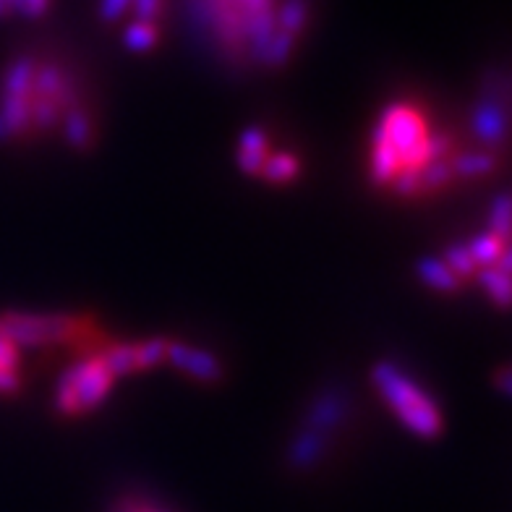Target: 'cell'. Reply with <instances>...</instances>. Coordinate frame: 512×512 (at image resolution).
Here are the masks:
<instances>
[{"label": "cell", "instance_id": "1", "mask_svg": "<svg viewBox=\"0 0 512 512\" xmlns=\"http://www.w3.org/2000/svg\"><path fill=\"white\" fill-rule=\"evenodd\" d=\"M194 29L223 61L283 68L311 19L309 0H186Z\"/></svg>", "mask_w": 512, "mask_h": 512}, {"label": "cell", "instance_id": "2", "mask_svg": "<svg viewBox=\"0 0 512 512\" xmlns=\"http://www.w3.org/2000/svg\"><path fill=\"white\" fill-rule=\"evenodd\" d=\"M432 128L426 115L411 102L387 105L371 139L369 176L377 186H392L403 173H416L432 162L429 157Z\"/></svg>", "mask_w": 512, "mask_h": 512}, {"label": "cell", "instance_id": "3", "mask_svg": "<svg viewBox=\"0 0 512 512\" xmlns=\"http://www.w3.org/2000/svg\"><path fill=\"white\" fill-rule=\"evenodd\" d=\"M371 382L408 432L421 439H437L445 432V418H442L437 400L416 379L408 377L400 366L382 361L371 369Z\"/></svg>", "mask_w": 512, "mask_h": 512}, {"label": "cell", "instance_id": "4", "mask_svg": "<svg viewBox=\"0 0 512 512\" xmlns=\"http://www.w3.org/2000/svg\"><path fill=\"white\" fill-rule=\"evenodd\" d=\"M0 332L19 348H45V345H71L81 340H97L100 330L92 317L74 314H3Z\"/></svg>", "mask_w": 512, "mask_h": 512}, {"label": "cell", "instance_id": "5", "mask_svg": "<svg viewBox=\"0 0 512 512\" xmlns=\"http://www.w3.org/2000/svg\"><path fill=\"white\" fill-rule=\"evenodd\" d=\"M100 351L76 361L58 379V387H55V411L61 413V416H87L95 408H100L108 400L110 392H113L115 377L113 371L108 369V364L102 361Z\"/></svg>", "mask_w": 512, "mask_h": 512}, {"label": "cell", "instance_id": "6", "mask_svg": "<svg viewBox=\"0 0 512 512\" xmlns=\"http://www.w3.org/2000/svg\"><path fill=\"white\" fill-rule=\"evenodd\" d=\"M76 84L66 68L53 61H34L32 131H50L76 108Z\"/></svg>", "mask_w": 512, "mask_h": 512}, {"label": "cell", "instance_id": "7", "mask_svg": "<svg viewBox=\"0 0 512 512\" xmlns=\"http://www.w3.org/2000/svg\"><path fill=\"white\" fill-rule=\"evenodd\" d=\"M32 55L16 58L0 79V142L32 134Z\"/></svg>", "mask_w": 512, "mask_h": 512}, {"label": "cell", "instance_id": "8", "mask_svg": "<svg viewBox=\"0 0 512 512\" xmlns=\"http://www.w3.org/2000/svg\"><path fill=\"white\" fill-rule=\"evenodd\" d=\"M168 361L202 384H217L225 374L223 364L212 353L186 343H168Z\"/></svg>", "mask_w": 512, "mask_h": 512}, {"label": "cell", "instance_id": "9", "mask_svg": "<svg viewBox=\"0 0 512 512\" xmlns=\"http://www.w3.org/2000/svg\"><path fill=\"white\" fill-rule=\"evenodd\" d=\"M473 128H476V136H479L486 147H499V144L505 142L507 115L497 97L481 100V105L476 108V115H473Z\"/></svg>", "mask_w": 512, "mask_h": 512}, {"label": "cell", "instance_id": "10", "mask_svg": "<svg viewBox=\"0 0 512 512\" xmlns=\"http://www.w3.org/2000/svg\"><path fill=\"white\" fill-rule=\"evenodd\" d=\"M345 411H348V405H345L343 395H337V392L319 395V398L311 403L309 413H306V429L327 437V434L335 432L337 426L343 424Z\"/></svg>", "mask_w": 512, "mask_h": 512}, {"label": "cell", "instance_id": "11", "mask_svg": "<svg viewBox=\"0 0 512 512\" xmlns=\"http://www.w3.org/2000/svg\"><path fill=\"white\" fill-rule=\"evenodd\" d=\"M270 157V136L262 128H246L241 134V147H238V168L249 176H259L264 162Z\"/></svg>", "mask_w": 512, "mask_h": 512}, {"label": "cell", "instance_id": "12", "mask_svg": "<svg viewBox=\"0 0 512 512\" xmlns=\"http://www.w3.org/2000/svg\"><path fill=\"white\" fill-rule=\"evenodd\" d=\"M479 283L486 290V296L492 298V304L505 311L507 304H510V251H505L494 267L481 270Z\"/></svg>", "mask_w": 512, "mask_h": 512}, {"label": "cell", "instance_id": "13", "mask_svg": "<svg viewBox=\"0 0 512 512\" xmlns=\"http://www.w3.org/2000/svg\"><path fill=\"white\" fill-rule=\"evenodd\" d=\"M63 134H66V142L74 149H89L95 144V123H92V115L84 108H71L63 115Z\"/></svg>", "mask_w": 512, "mask_h": 512}, {"label": "cell", "instance_id": "14", "mask_svg": "<svg viewBox=\"0 0 512 512\" xmlns=\"http://www.w3.org/2000/svg\"><path fill=\"white\" fill-rule=\"evenodd\" d=\"M324 450H327V437L306 429L304 434H298V437L293 439L288 458L296 468H311V465H317L319 460L324 458Z\"/></svg>", "mask_w": 512, "mask_h": 512}, {"label": "cell", "instance_id": "15", "mask_svg": "<svg viewBox=\"0 0 512 512\" xmlns=\"http://www.w3.org/2000/svg\"><path fill=\"white\" fill-rule=\"evenodd\" d=\"M450 165L455 178L473 181V178L492 176L497 170V157L489 155V152H463V155L452 157Z\"/></svg>", "mask_w": 512, "mask_h": 512}, {"label": "cell", "instance_id": "16", "mask_svg": "<svg viewBox=\"0 0 512 512\" xmlns=\"http://www.w3.org/2000/svg\"><path fill=\"white\" fill-rule=\"evenodd\" d=\"M416 272L424 280V285H429L432 290H439V293H458L463 288V280L452 275L447 270V264L439 262V259H421Z\"/></svg>", "mask_w": 512, "mask_h": 512}, {"label": "cell", "instance_id": "17", "mask_svg": "<svg viewBox=\"0 0 512 512\" xmlns=\"http://www.w3.org/2000/svg\"><path fill=\"white\" fill-rule=\"evenodd\" d=\"M102 361L108 364V369L113 371V377H128V374H136L139 371V361H136V343H115L102 348Z\"/></svg>", "mask_w": 512, "mask_h": 512}, {"label": "cell", "instance_id": "18", "mask_svg": "<svg viewBox=\"0 0 512 512\" xmlns=\"http://www.w3.org/2000/svg\"><path fill=\"white\" fill-rule=\"evenodd\" d=\"M468 251H471L476 267L484 270V267H494L502 259V254L507 251V241H502V238L486 230V233H481V236H476L468 243Z\"/></svg>", "mask_w": 512, "mask_h": 512}, {"label": "cell", "instance_id": "19", "mask_svg": "<svg viewBox=\"0 0 512 512\" xmlns=\"http://www.w3.org/2000/svg\"><path fill=\"white\" fill-rule=\"evenodd\" d=\"M298 173H301V162L296 155L290 152H280V155H270L259 176L267 183H290L296 181Z\"/></svg>", "mask_w": 512, "mask_h": 512}, {"label": "cell", "instance_id": "20", "mask_svg": "<svg viewBox=\"0 0 512 512\" xmlns=\"http://www.w3.org/2000/svg\"><path fill=\"white\" fill-rule=\"evenodd\" d=\"M123 45L134 53H149L160 45V27L149 21H131L123 32Z\"/></svg>", "mask_w": 512, "mask_h": 512}, {"label": "cell", "instance_id": "21", "mask_svg": "<svg viewBox=\"0 0 512 512\" xmlns=\"http://www.w3.org/2000/svg\"><path fill=\"white\" fill-rule=\"evenodd\" d=\"M168 343L165 337H152V340H142L136 343V361H139V371L155 369V366L168 361Z\"/></svg>", "mask_w": 512, "mask_h": 512}, {"label": "cell", "instance_id": "22", "mask_svg": "<svg viewBox=\"0 0 512 512\" xmlns=\"http://www.w3.org/2000/svg\"><path fill=\"white\" fill-rule=\"evenodd\" d=\"M50 3L53 0H0V19L11 14H19L24 19H40L48 14Z\"/></svg>", "mask_w": 512, "mask_h": 512}, {"label": "cell", "instance_id": "23", "mask_svg": "<svg viewBox=\"0 0 512 512\" xmlns=\"http://www.w3.org/2000/svg\"><path fill=\"white\" fill-rule=\"evenodd\" d=\"M445 264L447 270L452 272L455 277H460V280H465V277H473L476 275V262H473L471 251H468V246H460V243H455V246H450L445 254Z\"/></svg>", "mask_w": 512, "mask_h": 512}, {"label": "cell", "instance_id": "24", "mask_svg": "<svg viewBox=\"0 0 512 512\" xmlns=\"http://www.w3.org/2000/svg\"><path fill=\"white\" fill-rule=\"evenodd\" d=\"M489 233L507 241L510 236V199L507 194H499L492 204V215H489Z\"/></svg>", "mask_w": 512, "mask_h": 512}, {"label": "cell", "instance_id": "25", "mask_svg": "<svg viewBox=\"0 0 512 512\" xmlns=\"http://www.w3.org/2000/svg\"><path fill=\"white\" fill-rule=\"evenodd\" d=\"M131 11H134V21L160 24L162 14H165V0H134Z\"/></svg>", "mask_w": 512, "mask_h": 512}, {"label": "cell", "instance_id": "26", "mask_svg": "<svg viewBox=\"0 0 512 512\" xmlns=\"http://www.w3.org/2000/svg\"><path fill=\"white\" fill-rule=\"evenodd\" d=\"M0 371H21V348L0 332Z\"/></svg>", "mask_w": 512, "mask_h": 512}, {"label": "cell", "instance_id": "27", "mask_svg": "<svg viewBox=\"0 0 512 512\" xmlns=\"http://www.w3.org/2000/svg\"><path fill=\"white\" fill-rule=\"evenodd\" d=\"M131 3L134 0H100L97 14L105 24H115V21H121L126 16V11H131Z\"/></svg>", "mask_w": 512, "mask_h": 512}, {"label": "cell", "instance_id": "28", "mask_svg": "<svg viewBox=\"0 0 512 512\" xmlns=\"http://www.w3.org/2000/svg\"><path fill=\"white\" fill-rule=\"evenodd\" d=\"M21 387H24L21 371H0V395L14 398V395H19L21 392Z\"/></svg>", "mask_w": 512, "mask_h": 512}, {"label": "cell", "instance_id": "29", "mask_svg": "<svg viewBox=\"0 0 512 512\" xmlns=\"http://www.w3.org/2000/svg\"><path fill=\"white\" fill-rule=\"evenodd\" d=\"M126 512H162V510H155V507H149V505H136Z\"/></svg>", "mask_w": 512, "mask_h": 512}]
</instances>
